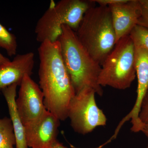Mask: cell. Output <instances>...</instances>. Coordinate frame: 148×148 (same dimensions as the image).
Returning <instances> with one entry per match:
<instances>
[{
  "instance_id": "cell-19",
  "label": "cell",
  "mask_w": 148,
  "mask_h": 148,
  "mask_svg": "<svg viewBox=\"0 0 148 148\" xmlns=\"http://www.w3.org/2000/svg\"><path fill=\"white\" fill-rule=\"evenodd\" d=\"M111 141H110V140H109L107 143H105V144H103L102 145L99 146V147H98V148H102L103 147V146L105 145L106 144H108ZM51 148H67L66 147H65V146L63 145V144H61V143H59V142L57 140L56 142H55V143L53 144V146H52Z\"/></svg>"
},
{
  "instance_id": "cell-11",
  "label": "cell",
  "mask_w": 148,
  "mask_h": 148,
  "mask_svg": "<svg viewBox=\"0 0 148 148\" xmlns=\"http://www.w3.org/2000/svg\"><path fill=\"white\" fill-rule=\"evenodd\" d=\"M34 52L17 54L13 60L0 65V93L6 88L20 86L26 75H32L34 66Z\"/></svg>"
},
{
  "instance_id": "cell-15",
  "label": "cell",
  "mask_w": 148,
  "mask_h": 148,
  "mask_svg": "<svg viewBox=\"0 0 148 148\" xmlns=\"http://www.w3.org/2000/svg\"><path fill=\"white\" fill-rule=\"evenodd\" d=\"M135 46L143 48L148 51V29L137 25L129 34Z\"/></svg>"
},
{
  "instance_id": "cell-4",
  "label": "cell",
  "mask_w": 148,
  "mask_h": 148,
  "mask_svg": "<svg viewBox=\"0 0 148 148\" xmlns=\"http://www.w3.org/2000/svg\"><path fill=\"white\" fill-rule=\"evenodd\" d=\"M93 0H61L56 3L51 1L49 6L37 22L35 29L37 41L58 40L62 26L66 25L75 32L79 27L85 13L95 5Z\"/></svg>"
},
{
  "instance_id": "cell-12",
  "label": "cell",
  "mask_w": 148,
  "mask_h": 148,
  "mask_svg": "<svg viewBox=\"0 0 148 148\" xmlns=\"http://www.w3.org/2000/svg\"><path fill=\"white\" fill-rule=\"evenodd\" d=\"M14 84L6 88L2 91L7 103L9 113L16 137V148H28L25 135L24 126L18 114L16 105V88Z\"/></svg>"
},
{
  "instance_id": "cell-5",
  "label": "cell",
  "mask_w": 148,
  "mask_h": 148,
  "mask_svg": "<svg viewBox=\"0 0 148 148\" xmlns=\"http://www.w3.org/2000/svg\"><path fill=\"white\" fill-rule=\"evenodd\" d=\"M136 77L135 46L129 35L120 39L101 65L98 83L125 90L130 87Z\"/></svg>"
},
{
  "instance_id": "cell-8",
  "label": "cell",
  "mask_w": 148,
  "mask_h": 148,
  "mask_svg": "<svg viewBox=\"0 0 148 148\" xmlns=\"http://www.w3.org/2000/svg\"><path fill=\"white\" fill-rule=\"evenodd\" d=\"M135 58L136 77L138 79L137 98L132 110L122 119L115 129V135H118L125 123L130 120L132 125L131 128L132 132L142 131L144 125L139 119V115L141 103L148 88V51L143 48L135 46Z\"/></svg>"
},
{
  "instance_id": "cell-22",
  "label": "cell",
  "mask_w": 148,
  "mask_h": 148,
  "mask_svg": "<svg viewBox=\"0 0 148 148\" xmlns=\"http://www.w3.org/2000/svg\"><path fill=\"white\" fill-rule=\"evenodd\" d=\"M147 148H148V144L147 147Z\"/></svg>"
},
{
  "instance_id": "cell-14",
  "label": "cell",
  "mask_w": 148,
  "mask_h": 148,
  "mask_svg": "<svg viewBox=\"0 0 148 148\" xmlns=\"http://www.w3.org/2000/svg\"><path fill=\"white\" fill-rule=\"evenodd\" d=\"M17 40L15 35L9 32L0 23V48L6 51L10 56H16L17 52Z\"/></svg>"
},
{
  "instance_id": "cell-10",
  "label": "cell",
  "mask_w": 148,
  "mask_h": 148,
  "mask_svg": "<svg viewBox=\"0 0 148 148\" xmlns=\"http://www.w3.org/2000/svg\"><path fill=\"white\" fill-rule=\"evenodd\" d=\"M112 15L116 43L129 35L137 25L140 15V0H125L108 6Z\"/></svg>"
},
{
  "instance_id": "cell-3",
  "label": "cell",
  "mask_w": 148,
  "mask_h": 148,
  "mask_svg": "<svg viewBox=\"0 0 148 148\" xmlns=\"http://www.w3.org/2000/svg\"><path fill=\"white\" fill-rule=\"evenodd\" d=\"M75 32L83 46L101 66L116 43L108 6L88 9Z\"/></svg>"
},
{
  "instance_id": "cell-1",
  "label": "cell",
  "mask_w": 148,
  "mask_h": 148,
  "mask_svg": "<svg viewBox=\"0 0 148 148\" xmlns=\"http://www.w3.org/2000/svg\"><path fill=\"white\" fill-rule=\"evenodd\" d=\"M39 83L47 110L59 120L68 118L70 102L75 95L61 55L59 41L45 40L38 48Z\"/></svg>"
},
{
  "instance_id": "cell-7",
  "label": "cell",
  "mask_w": 148,
  "mask_h": 148,
  "mask_svg": "<svg viewBox=\"0 0 148 148\" xmlns=\"http://www.w3.org/2000/svg\"><path fill=\"white\" fill-rule=\"evenodd\" d=\"M16 99L18 114L24 127L38 121L46 113L44 95L39 85L26 75L22 80Z\"/></svg>"
},
{
  "instance_id": "cell-17",
  "label": "cell",
  "mask_w": 148,
  "mask_h": 148,
  "mask_svg": "<svg viewBox=\"0 0 148 148\" xmlns=\"http://www.w3.org/2000/svg\"><path fill=\"white\" fill-rule=\"evenodd\" d=\"M139 117L143 124H148V88L141 103Z\"/></svg>"
},
{
  "instance_id": "cell-16",
  "label": "cell",
  "mask_w": 148,
  "mask_h": 148,
  "mask_svg": "<svg viewBox=\"0 0 148 148\" xmlns=\"http://www.w3.org/2000/svg\"><path fill=\"white\" fill-rule=\"evenodd\" d=\"M140 15L137 25L148 29V0H140Z\"/></svg>"
},
{
  "instance_id": "cell-13",
  "label": "cell",
  "mask_w": 148,
  "mask_h": 148,
  "mask_svg": "<svg viewBox=\"0 0 148 148\" xmlns=\"http://www.w3.org/2000/svg\"><path fill=\"white\" fill-rule=\"evenodd\" d=\"M16 140L10 118L0 119V148H14Z\"/></svg>"
},
{
  "instance_id": "cell-6",
  "label": "cell",
  "mask_w": 148,
  "mask_h": 148,
  "mask_svg": "<svg viewBox=\"0 0 148 148\" xmlns=\"http://www.w3.org/2000/svg\"><path fill=\"white\" fill-rule=\"evenodd\" d=\"M95 90L85 87L71 100L68 110V118L75 132L85 135L92 132L98 126H105L107 118L98 108L95 99Z\"/></svg>"
},
{
  "instance_id": "cell-9",
  "label": "cell",
  "mask_w": 148,
  "mask_h": 148,
  "mask_svg": "<svg viewBox=\"0 0 148 148\" xmlns=\"http://www.w3.org/2000/svg\"><path fill=\"white\" fill-rule=\"evenodd\" d=\"M60 121L47 111L38 121L24 127L26 142L31 148H51L57 141Z\"/></svg>"
},
{
  "instance_id": "cell-2",
  "label": "cell",
  "mask_w": 148,
  "mask_h": 148,
  "mask_svg": "<svg viewBox=\"0 0 148 148\" xmlns=\"http://www.w3.org/2000/svg\"><path fill=\"white\" fill-rule=\"evenodd\" d=\"M58 41L63 61L75 94L84 88L88 87L102 96L103 87L98 82L101 66L83 46L76 32L68 26L63 25Z\"/></svg>"
},
{
  "instance_id": "cell-20",
  "label": "cell",
  "mask_w": 148,
  "mask_h": 148,
  "mask_svg": "<svg viewBox=\"0 0 148 148\" xmlns=\"http://www.w3.org/2000/svg\"><path fill=\"white\" fill-rule=\"evenodd\" d=\"M10 61L9 58H7L0 52V65L7 63Z\"/></svg>"
},
{
  "instance_id": "cell-21",
  "label": "cell",
  "mask_w": 148,
  "mask_h": 148,
  "mask_svg": "<svg viewBox=\"0 0 148 148\" xmlns=\"http://www.w3.org/2000/svg\"><path fill=\"white\" fill-rule=\"evenodd\" d=\"M141 131H142L148 138V124H144Z\"/></svg>"
},
{
  "instance_id": "cell-18",
  "label": "cell",
  "mask_w": 148,
  "mask_h": 148,
  "mask_svg": "<svg viewBox=\"0 0 148 148\" xmlns=\"http://www.w3.org/2000/svg\"><path fill=\"white\" fill-rule=\"evenodd\" d=\"M125 0H93L96 3L103 6H108L111 5L119 3L124 2Z\"/></svg>"
}]
</instances>
